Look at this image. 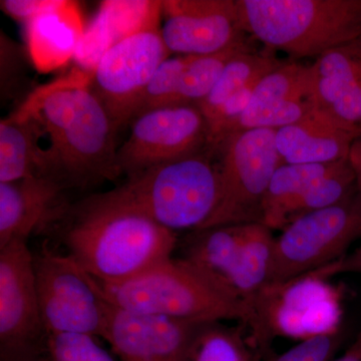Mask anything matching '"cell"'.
I'll use <instances>...</instances> for the list:
<instances>
[{
    "instance_id": "obj_20",
    "label": "cell",
    "mask_w": 361,
    "mask_h": 361,
    "mask_svg": "<svg viewBox=\"0 0 361 361\" xmlns=\"http://www.w3.org/2000/svg\"><path fill=\"white\" fill-rule=\"evenodd\" d=\"M26 27L28 51L42 71L56 70L73 59L85 32L77 6L71 1L40 14Z\"/></svg>"
},
{
    "instance_id": "obj_17",
    "label": "cell",
    "mask_w": 361,
    "mask_h": 361,
    "mask_svg": "<svg viewBox=\"0 0 361 361\" xmlns=\"http://www.w3.org/2000/svg\"><path fill=\"white\" fill-rule=\"evenodd\" d=\"M361 132L313 106L297 122L277 130L275 142L283 164H332L348 158Z\"/></svg>"
},
{
    "instance_id": "obj_21",
    "label": "cell",
    "mask_w": 361,
    "mask_h": 361,
    "mask_svg": "<svg viewBox=\"0 0 361 361\" xmlns=\"http://www.w3.org/2000/svg\"><path fill=\"white\" fill-rule=\"evenodd\" d=\"M275 239L272 230L265 225L247 224L243 246L236 263L226 278V283L236 292L250 312L248 326L254 304L272 281Z\"/></svg>"
},
{
    "instance_id": "obj_3",
    "label": "cell",
    "mask_w": 361,
    "mask_h": 361,
    "mask_svg": "<svg viewBox=\"0 0 361 361\" xmlns=\"http://www.w3.org/2000/svg\"><path fill=\"white\" fill-rule=\"evenodd\" d=\"M94 281L108 302L132 312L202 323L237 320L246 327L250 322L248 308L229 285L183 257L120 283Z\"/></svg>"
},
{
    "instance_id": "obj_23",
    "label": "cell",
    "mask_w": 361,
    "mask_h": 361,
    "mask_svg": "<svg viewBox=\"0 0 361 361\" xmlns=\"http://www.w3.org/2000/svg\"><path fill=\"white\" fill-rule=\"evenodd\" d=\"M247 224L196 230L187 237L183 258L212 273L226 283L245 239Z\"/></svg>"
},
{
    "instance_id": "obj_31",
    "label": "cell",
    "mask_w": 361,
    "mask_h": 361,
    "mask_svg": "<svg viewBox=\"0 0 361 361\" xmlns=\"http://www.w3.org/2000/svg\"><path fill=\"white\" fill-rule=\"evenodd\" d=\"M343 341L342 330L306 339L269 361H331Z\"/></svg>"
},
{
    "instance_id": "obj_10",
    "label": "cell",
    "mask_w": 361,
    "mask_h": 361,
    "mask_svg": "<svg viewBox=\"0 0 361 361\" xmlns=\"http://www.w3.org/2000/svg\"><path fill=\"white\" fill-rule=\"evenodd\" d=\"M27 242L0 249V361H37L49 353Z\"/></svg>"
},
{
    "instance_id": "obj_30",
    "label": "cell",
    "mask_w": 361,
    "mask_h": 361,
    "mask_svg": "<svg viewBox=\"0 0 361 361\" xmlns=\"http://www.w3.org/2000/svg\"><path fill=\"white\" fill-rule=\"evenodd\" d=\"M51 361H121L99 344L96 337L82 334H56L49 337Z\"/></svg>"
},
{
    "instance_id": "obj_22",
    "label": "cell",
    "mask_w": 361,
    "mask_h": 361,
    "mask_svg": "<svg viewBox=\"0 0 361 361\" xmlns=\"http://www.w3.org/2000/svg\"><path fill=\"white\" fill-rule=\"evenodd\" d=\"M336 163L316 165L282 164L273 175L266 192L261 210V224L272 231L286 227L298 202L314 183L326 175Z\"/></svg>"
},
{
    "instance_id": "obj_9",
    "label": "cell",
    "mask_w": 361,
    "mask_h": 361,
    "mask_svg": "<svg viewBox=\"0 0 361 361\" xmlns=\"http://www.w3.org/2000/svg\"><path fill=\"white\" fill-rule=\"evenodd\" d=\"M40 312L49 336L82 334L102 338L106 300L94 278L68 254L44 245L33 253Z\"/></svg>"
},
{
    "instance_id": "obj_12",
    "label": "cell",
    "mask_w": 361,
    "mask_h": 361,
    "mask_svg": "<svg viewBox=\"0 0 361 361\" xmlns=\"http://www.w3.org/2000/svg\"><path fill=\"white\" fill-rule=\"evenodd\" d=\"M170 54L161 28L153 25L121 40L99 59L90 85L118 129L130 125L142 92Z\"/></svg>"
},
{
    "instance_id": "obj_6",
    "label": "cell",
    "mask_w": 361,
    "mask_h": 361,
    "mask_svg": "<svg viewBox=\"0 0 361 361\" xmlns=\"http://www.w3.org/2000/svg\"><path fill=\"white\" fill-rule=\"evenodd\" d=\"M341 296L327 281L306 273L285 283L270 285L252 310L248 336L259 357L270 360L275 336L303 341L341 331Z\"/></svg>"
},
{
    "instance_id": "obj_33",
    "label": "cell",
    "mask_w": 361,
    "mask_h": 361,
    "mask_svg": "<svg viewBox=\"0 0 361 361\" xmlns=\"http://www.w3.org/2000/svg\"><path fill=\"white\" fill-rule=\"evenodd\" d=\"M311 273L323 279H329L330 277L348 274V273L361 275V243L357 248L351 251L350 253H346L343 257L339 258L336 262L330 263Z\"/></svg>"
},
{
    "instance_id": "obj_4",
    "label": "cell",
    "mask_w": 361,
    "mask_h": 361,
    "mask_svg": "<svg viewBox=\"0 0 361 361\" xmlns=\"http://www.w3.org/2000/svg\"><path fill=\"white\" fill-rule=\"evenodd\" d=\"M244 32L293 58H319L361 37V0H237Z\"/></svg>"
},
{
    "instance_id": "obj_32",
    "label": "cell",
    "mask_w": 361,
    "mask_h": 361,
    "mask_svg": "<svg viewBox=\"0 0 361 361\" xmlns=\"http://www.w3.org/2000/svg\"><path fill=\"white\" fill-rule=\"evenodd\" d=\"M65 0H1L2 11L13 20L26 23L40 14L56 8Z\"/></svg>"
},
{
    "instance_id": "obj_14",
    "label": "cell",
    "mask_w": 361,
    "mask_h": 361,
    "mask_svg": "<svg viewBox=\"0 0 361 361\" xmlns=\"http://www.w3.org/2000/svg\"><path fill=\"white\" fill-rule=\"evenodd\" d=\"M161 37L170 54L200 56L243 42L237 0H165Z\"/></svg>"
},
{
    "instance_id": "obj_15",
    "label": "cell",
    "mask_w": 361,
    "mask_h": 361,
    "mask_svg": "<svg viewBox=\"0 0 361 361\" xmlns=\"http://www.w3.org/2000/svg\"><path fill=\"white\" fill-rule=\"evenodd\" d=\"M66 189L51 177L0 183V249L58 224L68 208Z\"/></svg>"
},
{
    "instance_id": "obj_16",
    "label": "cell",
    "mask_w": 361,
    "mask_h": 361,
    "mask_svg": "<svg viewBox=\"0 0 361 361\" xmlns=\"http://www.w3.org/2000/svg\"><path fill=\"white\" fill-rule=\"evenodd\" d=\"M310 71L315 108L361 132V37L322 54Z\"/></svg>"
},
{
    "instance_id": "obj_35",
    "label": "cell",
    "mask_w": 361,
    "mask_h": 361,
    "mask_svg": "<svg viewBox=\"0 0 361 361\" xmlns=\"http://www.w3.org/2000/svg\"><path fill=\"white\" fill-rule=\"evenodd\" d=\"M331 361H361V336L343 355Z\"/></svg>"
},
{
    "instance_id": "obj_28",
    "label": "cell",
    "mask_w": 361,
    "mask_h": 361,
    "mask_svg": "<svg viewBox=\"0 0 361 361\" xmlns=\"http://www.w3.org/2000/svg\"><path fill=\"white\" fill-rule=\"evenodd\" d=\"M356 191L355 172L348 158L337 161L334 167L315 182L298 202L292 212L290 222L304 214L336 205Z\"/></svg>"
},
{
    "instance_id": "obj_2",
    "label": "cell",
    "mask_w": 361,
    "mask_h": 361,
    "mask_svg": "<svg viewBox=\"0 0 361 361\" xmlns=\"http://www.w3.org/2000/svg\"><path fill=\"white\" fill-rule=\"evenodd\" d=\"M58 224L66 254L99 283L137 276L173 257L178 243L177 233L108 192L68 206Z\"/></svg>"
},
{
    "instance_id": "obj_29",
    "label": "cell",
    "mask_w": 361,
    "mask_h": 361,
    "mask_svg": "<svg viewBox=\"0 0 361 361\" xmlns=\"http://www.w3.org/2000/svg\"><path fill=\"white\" fill-rule=\"evenodd\" d=\"M189 59L190 56H177L166 59L159 66L146 90L142 92L132 121L141 114L154 109L173 106L180 78L189 63Z\"/></svg>"
},
{
    "instance_id": "obj_18",
    "label": "cell",
    "mask_w": 361,
    "mask_h": 361,
    "mask_svg": "<svg viewBox=\"0 0 361 361\" xmlns=\"http://www.w3.org/2000/svg\"><path fill=\"white\" fill-rule=\"evenodd\" d=\"M161 1L109 0L102 4L96 18L85 28L75 52L80 71L92 75L102 56L133 33L159 25Z\"/></svg>"
},
{
    "instance_id": "obj_36",
    "label": "cell",
    "mask_w": 361,
    "mask_h": 361,
    "mask_svg": "<svg viewBox=\"0 0 361 361\" xmlns=\"http://www.w3.org/2000/svg\"><path fill=\"white\" fill-rule=\"evenodd\" d=\"M37 361H51V360H49V355H47V356H45V357L42 358V360H39Z\"/></svg>"
},
{
    "instance_id": "obj_24",
    "label": "cell",
    "mask_w": 361,
    "mask_h": 361,
    "mask_svg": "<svg viewBox=\"0 0 361 361\" xmlns=\"http://www.w3.org/2000/svg\"><path fill=\"white\" fill-rule=\"evenodd\" d=\"M283 63L273 56L252 52L251 49L237 54L226 66L212 92L196 106L205 118L206 123L230 97Z\"/></svg>"
},
{
    "instance_id": "obj_27",
    "label": "cell",
    "mask_w": 361,
    "mask_h": 361,
    "mask_svg": "<svg viewBox=\"0 0 361 361\" xmlns=\"http://www.w3.org/2000/svg\"><path fill=\"white\" fill-rule=\"evenodd\" d=\"M293 99H311L310 66L284 63L270 71L259 80L249 106Z\"/></svg>"
},
{
    "instance_id": "obj_34",
    "label": "cell",
    "mask_w": 361,
    "mask_h": 361,
    "mask_svg": "<svg viewBox=\"0 0 361 361\" xmlns=\"http://www.w3.org/2000/svg\"><path fill=\"white\" fill-rule=\"evenodd\" d=\"M348 160L355 172L356 189L361 195V135L353 142L349 152Z\"/></svg>"
},
{
    "instance_id": "obj_26",
    "label": "cell",
    "mask_w": 361,
    "mask_h": 361,
    "mask_svg": "<svg viewBox=\"0 0 361 361\" xmlns=\"http://www.w3.org/2000/svg\"><path fill=\"white\" fill-rule=\"evenodd\" d=\"M243 329L207 324L186 361H260Z\"/></svg>"
},
{
    "instance_id": "obj_8",
    "label": "cell",
    "mask_w": 361,
    "mask_h": 361,
    "mask_svg": "<svg viewBox=\"0 0 361 361\" xmlns=\"http://www.w3.org/2000/svg\"><path fill=\"white\" fill-rule=\"evenodd\" d=\"M360 238L361 195L357 191L336 205L304 214L275 239L271 285L336 262Z\"/></svg>"
},
{
    "instance_id": "obj_11",
    "label": "cell",
    "mask_w": 361,
    "mask_h": 361,
    "mask_svg": "<svg viewBox=\"0 0 361 361\" xmlns=\"http://www.w3.org/2000/svg\"><path fill=\"white\" fill-rule=\"evenodd\" d=\"M130 126L129 137L116 152L118 174L127 178L208 148V127L196 106L154 109L137 116Z\"/></svg>"
},
{
    "instance_id": "obj_1",
    "label": "cell",
    "mask_w": 361,
    "mask_h": 361,
    "mask_svg": "<svg viewBox=\"0 0 361 361\" xmlns=\"http://www.w3.org/2000/svg\"><path fill=\"white\" fill-rule=\"evenodd\" d=\"M49 140L54 177L66 188L118 178L115 123L82 71L40 87L20 106Z\"/></svg>"
},
{
    "instance_id": "obj_19",
    "label": "cell",
    "mask_w": 361,
    "mask_h": 361,
    "mask_svg": "<svg viewBox=\"0 0 361 361\" xmlns=\"http://www.w3.org/2000/svg\"><path fill=\"white\" fill-rule=\"evenodd\" d=\"M42 135L39 126L18 111L0 121V183L56 179L51 153L40 146Z\"/></svg>"
},
{
    "instance_id": "obj_25",
    "label": "cell",
    "mask_w": 361,
    "mask_h": 361,
    "mask_svg": "<svg viewBox=\"0 0 361 361\" xmlns=\"http://www.w3.org/2000/svg\"><path fill=\"white\" fill-rule=\"evenodd\" d=\"M249 49L239 42L224 51L208 56H190L180 78L173 106H197L212 92L226 66L240 52Z\"/></svg>"
},
{
    "instance_id": "obj_5",
    "label": "cell",
    "mask_w": 361,
    "mask_h": 361,
    "mask_svg": "<svg viewBox=\"0 0 361 361\" xmlns=\"http://www.w3.org/2000/svg\"><path fill=\"white\" fill-rule=\"evenodd\" d=\"M109 194L170 231L201 229L219 202L220 176L202 154L147 169Z\"/></svg>"
},
{
    "instance_id": "obj_7",
    "label": "cell",
    "mask_w": 361,
    "mask_h": 361,
    "mask_svg": "<svg viewBox=\"0 0 361 361\" xmlns=\"http://www.w3.org/2000/svg\"><path fill=\"white\" fill-rule=\"evenodd\" d=\"M275 133L274 130H243L221 144L219 202L201 229L261 222L266 192L273 175L283 164Z\"/></svg>"
},
{
    "instance_id": "obj_13",
    "label": "cell",
    "mask_w": 361,
    "mask_h": 361,
    "mask_svg": "<svg viewBox=\"0 0 361 361\" xmlns=\"http://www.w3.org/2000/svg\"><path fill=\"white\" fill-rule=\"evenodd\" d=\"M207 324L132 312L106 300L102 338L121 361H186Z\"/></svg>"
}]
</instances>
